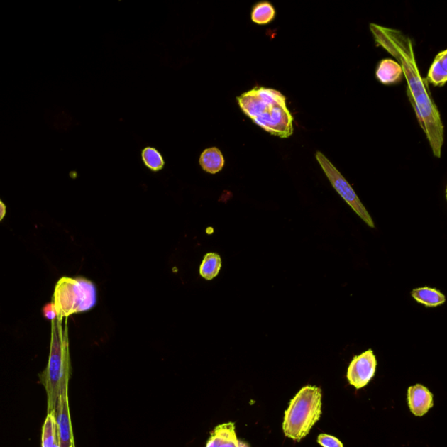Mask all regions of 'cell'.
Masks as SVG:
<instances>
[{
    "mask_svg": "<svg viewBox=\"0 0 447 447\" xmlns=\"http://www.w3.org/2000/svg\"><path fill=\"white\" fill-rule=\"evenodd\" d=\"M370 29L377 44L391 54L402 67L408 84L409 100L419 126L425 132L434 156L441 158L444 143V125L441 113L431 98L426 79H423L419 73L412 40L399 30L377 24H370Z\"/></svg>",
    "mask_w": 447,
    "mask_h": 447,
    "instance_id": "obj_1",
    "label": "cell"
},
{
    "mask_svg": "<svg viewBox=\"0 0 447 447\" xmlns=\"http://www.w3.org/2000/svg\"><path fill=\"white\" fill-rule=\"evenodd\" d=\"M6 214V204L3 203L1 199H0V221H2L3 219L5 218Z\"/></svg>",
    "mask_w": 447,
    "mask_h": 447,
    "instance_id": "obj_20",
    "label": "cell"
},
{
    "mask_svg": "<svg viewBox=\"0 0 447 447\" xmlns=\"http://www.w3.org/2000/svg\"><path fill=\"white\" fill-rule=\"evenodd\" d=\"M317 442L323 447H343V443L338 438L329 434H320L317 438Z\"/></svg>",
    "mask_w": 447,
    "mask_h": 447,
    "instance_id": "obj_19",
    "label": "cell"
},
{
    "mask_svg": "<svg viewBox=\"0 0 447 447\" xmlns=\"http://www.w3.org/2000/svg\"><path fill=\"white\" fill-rule=\"evenodd\" d=\"M41 446L43 447H60L58 426H57L55 412L48 414L43 428L41 435Z\"/></svg>",
    "mask_w": 447,
    "mask_h": 447,
    "instance_id": "obj_15",
    "label": "cell"
},
{
    "mask_svg": "<svg viewBox=\"0 0 447 447\" xmlns=\"http://www.w3.org/2000/svg\"><path fill=\"white\" fill-rule=\"evenodd\" d=\"M241 447H249L248 444H246L245 442L241 441Z\"/></svg>",
    "mask_w": 447,
    "mask_h": 447,
    "instance_id": "obj_21",
    "label": "cell"
},
{
    "mask_svg": "<svg viewBox=\"0 0 447 447\" xmlns=\"http://www.w3.org/2000/svg\"><path fill=\"white\" fill-rule=\"evenodd\" d=\"M67 386L68 384H65L60 388L59 400L55 411L60 447H75L68 407Z\"/></svg>",
    "mask_w": 447,
    "mask_h": 447,
    "instance_id": "obj_8",
    "label": "cell"
},
{
    "mask_svg": "<svg viewBox=\"0 0 447 447\" xmlns=\"http://www.w3.org/2000/svg\"><path fill=\"white\" fill-rule=\"evenodd\" d=\"M246 116L265 131L280 138L294 133V117L287 106V97L274 89L255 87L237 98Z\"/></svg>",
    "mask_w": 447,
    "mask_h": 447,
    "instance_id": "obj_2",
    "label": "cell"
},
{
    "mask_svg": "<svg viewBox=\"0 0 447 447\" xmlns=\"http://www.w3.org/2000/svg\"><path fill=\"white\" fill-rule=\"evenodd\" d=\"M241 443L235 433L234 424L230 422L215 428L206 447H241Z\"/></svg>",
    "mask_w": 447,
    "mask_h": 447,
    "instance_id": "obj_10",
    "label": "cell"
},
{
    "mask_svg": "<svg viewBox=\"0 0 447 447\" xmlns=\"http://www.w3.org/2000/svg\"><path fill=\"white\" fill-rule=\"evenodd\" d=\"M96 302V287L91 280L62 277L56 283L51 303L56 318L62 320L74 314L89 311Z\"/></svg>",
    "mask_w": 447,
    "mask_h": 447,
    "instance_id": "obj_5",
    "label": "cell"
},
{
    "mask_svg": "<svg viewBox=\"0 0 447 447\" xmlns=\"http://www.w3.org/2000/svg\"><path fill=\"white\" fill-rule=\"evenodd\" d=\"M275 7L267 1L260 2L253 6L252 11V21L256 24L266 25L275 20Z\"/></svg>",
    "mask_w": 447,
    "mask_h": 447,
    "instance_id": "obj_17",
    "label": "cell"
},
{
    "mask_svg": "<svg viewBox=\"0 0 447 447\" xmlns=\"http://www.w3.org/2000/svg\"><path fill=\"white\" fill-rule=\"evenodd\" d=\"M70 375L67 329H63L62 320L55 318L52 321L51 350L47 369L40 376L48 393V414L55 412L60 388L67 384Z\"/></svg>",
    "mask_w": 447,
    "mask_h": 447,
    "instance_id": "obj_3",
    "label": "cell"
},
{
    "mask_svg": "<svg viewBox=\"0 0 447 447\" xmlns=\"http://www.w3.org/2000/svg\"><path fill=\"white\" fill-rule=\"evenodd\" d=\"M407 399L409 408L416 416L426 415L434 405L433 393L419 384L409 387Z\"/></svg>",
    "mask_w": 447,
    "mask_h": 447,
    "instance_id": "obj_9",
    "label": "cell"
},
{
    "mask_svg": "<svg viewBox=\"0 0 447 447\" xmlns=\"http://www.w3.org/2000/svg\"><path fill=\"white\" fill-rule=\"evenodd\" d=\"M222 266L221 256L216 253H209L204 256L199 267V274L204 279L213 280L219 275Z\"/></svg>",
    "mask_w": 447,
    "mask_h": 447,
    "instance_id": "obj_16",
    "label": "cell"
},
{
    "mask_svg": "<svg viewBox=\"0 0 447 447\" xmlns=\"http://www.w3.org/2000/svg\"><path fill=\"white\" fill-rule=\"evenodd\" d=\"M142 158L147 167L153 170V172H158L165 166V161L161 154L154 148H145L143 150Z\"/></svg>",
    "mask_w": 447,
    "mask_h": 447,
    "instance_id": "obj_18",
    "label": "cell"
},
{
    "mask_svg": "<svg viewBox=\"0 0 447 447\" xmlns=\"http://www.w3.org/2000/svg\"><path fill=\"white\" fill-rule=\"evenodd\" d=\"M199 164L204 172L216 174L223 169L225 159H224L221 151L217 148L213 147L203 151L199 158Z\"/></svg>",
    "mask_w": 447,
    "mask_h": 447,
    "instance_id": "obj_14",
    "label": "cell"
},
{
    "mask_svg": "<svg viewBox=\"0 0 447 447\" xmlns=\"http://www.w3.org/2000/svg\"><path fill=\"white\" fill-rule=\"evenodd\" d=\"M376 75L382 84L392 85L400 82L404 74L399 63L391 59H385L378 64Z\"/></svg>",
    "mask_w": 447,
    "mask_h": 447,
    "instance_id": "obj_11",
    "label": "cell"
},
{
    "mask_svg": "<svg viewBox=\"0 0 447 447\" xmlns=\"http://www.w3.org/2000/svg\"><path fill=\"white\" fill-rule=\"evenodd\" d=\"M377 361L372 350L355 355L347 371V380L355 389L365 387L376 373Z\"/></svg>",
    "mask_w": 447,
    "mask_h": 447,
    "instance_id": "obj_7",
    "label": "cell"
},
{
    "mask_svg": "<svg viewBox=\"0 0 447 447\" xmlns=\"http://www.w3.org/2000/svg\"><path fill=\"white\" fill-rule=\"evenodd\" d=\"M412 297L416 302L428 308H435L444 304L446 297L441 291L431 287H424L412 291Z\"/></svg>",
    "mask_w": 447,
    "mask_h": 447,
    "instance_id": "obj_13",
    "label": "cell"
},
{
    "mask_svg": "<svg viewBox=\"0 0 447 447\" xmlns=\"http://www.w3.org/2000/svg\"><path fill=\"white\" fill-rule=\"evenodd\" d=\"M427 82L436 87L445 86L447 82V50L438 53L430 67Z\"/></svg>",
    "mask_w": 447,
    "mask_h": 447,
    "instance_id": "obj_12",
    "label": "cell"
},
{
    "mask_svg": "<svg viewBox=\"0 0 447 447\" xmlns=\"http://www.w3.org/2000/svg\"><path fill=\"white\" fill-rule=\"evenodd\" d=\"M316 158L321 169H323L326 177H327L329 182H331L332 187H334L335 190L338 192V194L342 197L344 202L352 208V210H353L367 225L371 227V228H375L372 218H371L368 211H367L365 206H363L357 193H355L354 189L351 187V185L348 184L346 177H344L339 170L335 167V165L326 158L324 153L317 151Z\"/></svg>",
    "mask_w": 447,
    "mask_h": 447,
    "instance_id": "obj_6",
    "label": "cell"
},
{
    "mask_svg": "<svg viewBox=\"0 0 447 447\" xmlns=\"http://www.w3.org/2000/svg\"><path fill=\"white\" fill-rule=\"evenodd\" d=\"M323 407V392L314 385H307L290 401L285 412L283 431L287 438L300 442L319 421Z\"/></svg>",
    "mask_w": 447,
    "mask_h": 447,
    "instance_id": "obj_4",
    "label": "cell"
}]
</instances>
